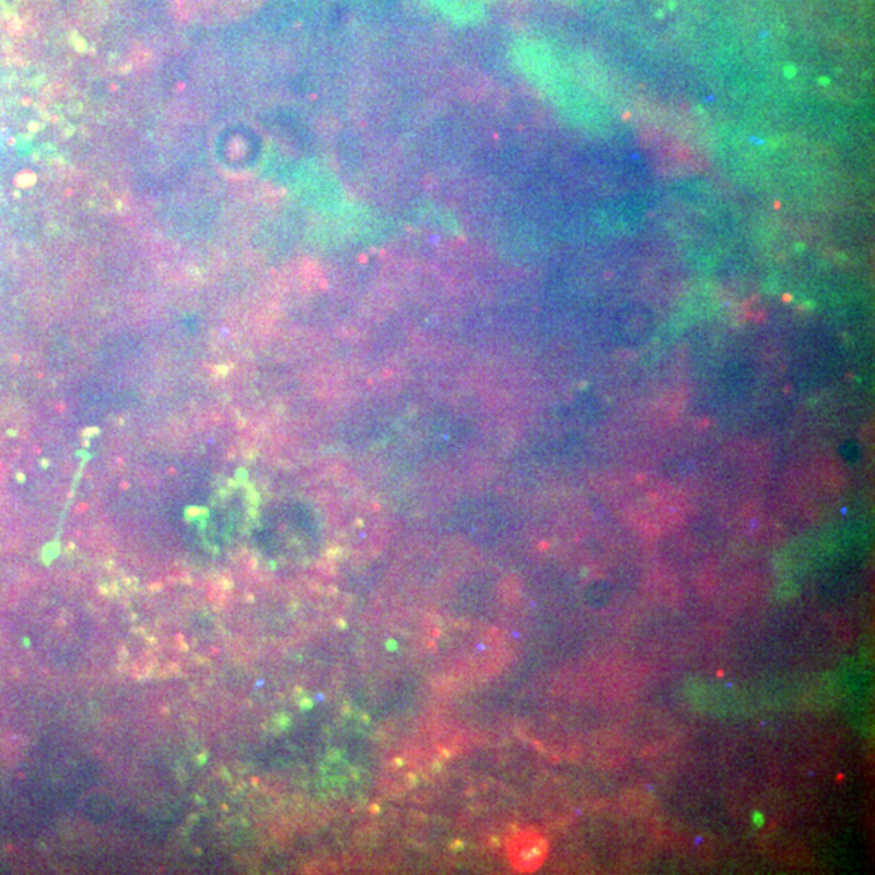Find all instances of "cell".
<instances>
[{"label": "cell", "instance_id": "6da1fadb", "mask_svg": "<svg viewBox=\"0 0 875 875\" xmlns=\"http://www.w3.org/2000/svg\"><path fill=\"white\" fill-rule=\"evenodd\" d=\"M266 0H173L175 12L200 25H231L254 15Z\"/></svg>", "mask_w": 875, "mask_h": 875}, {"label": "cell", "instance_id": "7a4b0ae2", "mask_svg": "<svg viewBox=\"0 0 875 875\" xmlns=\"http://www.w3.org/2000/svg\"><path fill=\"white\" fill-rule=\"evenodd\" d=\"M508 854L517 873H535L547 860L548 843L537 831H516L508 841Z\"/></svg>", "mask_w": 875, "mask_h": 875}]
</instances>
